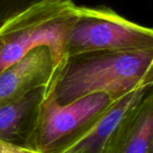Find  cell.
<instances>
[{"label": "cell", "mask_w": 153, "mask_h": 153, "mask_svg": "<svg viewBox=\"0 0 153 153\" xmlns=\"http://www.w3.org/2000/svg\"><path fill=\"white\" fill-rule=\"evenodd\" d=\"M148 86H153V48L91 51L65 57L53 75L47 97L65 105L103 93L117 101Z\"/></svg>", "instance_id": "6da1fadb"}, {"label": "cell", "mask_w": 153, "mask_h": 153, "mask_svg": "<svg viewBox=\"0 0 153 153\" xmlns=\"http://www.w3.org/2000/svg\"><path fill=\"white\" fill-rule=\"evenodd\" d=\"M76 6L72 0L47 3L0 24V73L42 45L50 49L56 72L65 59V44Z\"/></svg>", "instance_id": "7a4b0ae2"}, {"label": "cell", "mask_w": 153, "mask_h": 153, "mask_svg": "<svg viewBox=\"0 0 153 153\" xmlns=\"http://www.w3.org/2000/svg\"><path fill=\"white\" fill-rule=\"evenodd\" d=\"M153 48L152 29L138 25L107 6H76L65 44V57L100 50Z\"/></svg>", "instance_id": "3957f363"}, {"label": "cell", "mask_w": 153, "mask_h": 153, "mask_svg": "<svg viewBox=\"0 0 153 153\" xmlns=\"http://www.w3.org/2000/svg\"><path fill=\"white\" fill-rule=\"evenodd\" d=\"M115 102L103 93L91 94L65 105L46 97L28 147L40 153H51L94 124Z\"/></svg>", "instance_id": "277c9868"}, {"label": "cell", "mask_w": 153, "mask_h": 153, "mask_svg": "<svg viewBox=\"0 0 153 153\" xmlns=\"http://www.w3.org/2000/svg\"><path fill=\"white\" fill-rule=\"evenodd\" d=\"M55 74L50 49L39 46L0 73V108L30 92L48 89Z\"/></svg>", "instance_id": "5b68a950"}, {"label": "cell", "mask_w": 153, "mask_h": 153, "mask_svg": "<svg viewBox=\"0 0 153 153\" xmlns=\"http://www.w3.org/2000/svg\"><path fill=\"white\" fill-rule=\"evenodd\" d=\"M152 89L123 114L109 134L102 153H153Z\"/></svg>", "instance_id": "8992f818"}, {"label": "cell", "mask_w": 153, "mask_h": 153, "mask_svg": "<svg viewBox=\"0 0 153 153\" xmlns=\"http://www.w3.org/2000/svg\"><path fill=\"white\" fill-rule=\"evenodd\" d=\"M48 88L37 89L0 108V140L29 146Z\"/></svg>", "instance_id": "52a82bcc"}, {"label": "cell", "mask_w": 153, "mask_h": 153, "mask_svg": "<svg viewBox=\"0 0 153 153\" xmlns=\"http://www.w3.org/2000/svg\"><path fill=\"white\" fill-rule=\"evenodd\" d=\"M58 0H0V24L35 6Z\"/></svg>", "instance_id": "ba28073f"}, {"label": "cell", "mask_w": 153, "mask_h": 153, "mask_svg": "<svg viewBox=\"0 0 153 153\" xmlns=\"http://www.w3.org/2000/svg\"><path fill=\"white\" fill-rule=\"evenodd\" d=\"M51 153H102V150L88 136L80 134L58 146Z\"/></svg>", "instance_id": "9c48e42d"}, {"label": "cell", "mask_w": 153, "mask_h": 153, "mask_svg": "<svg viewBox=\"0 0 153 153\" xmlns=\"http://www.w3.org/2000/svg\"><path fill=\"white\" fill-rule=\"evenodd\" d=\"M0 153H40L39 152L18 144H14L9 142L0 140Z\"/></svg>", "instance_id": "30bf717a"}]
</instances>
